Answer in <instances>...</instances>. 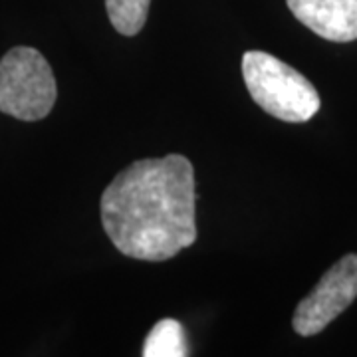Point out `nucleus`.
Masks as SVG:
<instances>
[{"label":"nucleus","instance_id":"0eeeda50","mask_svg":"<svg viewBox=\"0 0 357 357\" xmlns=\"http://www.w3.org/2000/svg\"><path fill=\"white\" fill-rule=\"evenodd\" d=\"M151 0H105L107 16L123 36H135L145 26Z\"/></svg>","mask_w":357,"mask_h":357},{"label":"nucleus","instance_id":"39448f33","mask_svg":"<svg viewBox=\"0 0 357 357\" xmlns=\"http://www.w3.org/2000/svg\"><path fill=\"white\" fill-rule=\"evenodd\" d=\"M290 13L330 42L357 40V0H286Z\"/></svg>","mask_w":357,"mask_h":357},{"label":"nucleus","instance_id":"f03ea898","mask_svg":"<svg viewBox=\"0 0 357 357\" xmlns=\"http://www.w3.org/2000/svg\"><path fill=\"white\" fill-rule=\"evenodd\" d=\"M244 84L262 112L286 123H306L319 109L314 84L292 66L268 52L250 50L243 56Z\"/></svg>","mask_w":357,"mask_h":357},{"label":"nucleus","instance_id":"f257e3e1","mask_svg":"<svg viewBox=\"0 0 357 357\" xmlns=\"http://www.w3.org/2000/svg\"><path fill=\"white\" fill-rule=\"evenodd\" d=\"M102 225L121 255L161 262L197 241L195 169L183 155L141 159L107 185Z\"/></svg>","mask_w":357,"mask_h":357},{"label":"nucleus","instance_id":"423d86ee","mask_svg":"<svg viewBox=\"0 0 357 357\" xmlns=\"http://www.w3.org/2000/svg\"><path fill=\"white\" fill-rule=\"evenodd\" d=\"M145 357H185L189 356L185 330L177 319L165 318L157 321L149 332L143 351Z\"/></svg>","mask_w":357,"mask_h":357},{"label":"nucleus","instance_id":"20e7f679","mask_svg":"<svg viewBox=\"0 0 357 357\" xmlns=\"http://www.w3.org/2000/svg\"><path fill=\"white\" fill-rule=\"evenodd\" d=\"M356 298L357 255H345L298 304L292 318L294 332L302 337L324 332L333 319L356 302Z\"/></svg>","mask_w":357,"mask_h":357},{"label":"nucleus","instance_id":"7ed1b4c3","mask_svg":"<svg viewBox=\"0 0 357 357\" xmlns=\"http://www.w3.org/2000/svg\"><path fill=\"white\" fill-rule=\"evenodd\" d=\"M58 98L48 60L34 48L16 46L0 60V112L22 121H40Z\"/></svg>","mask_w":357,"mask_h":357}]
</instances>
